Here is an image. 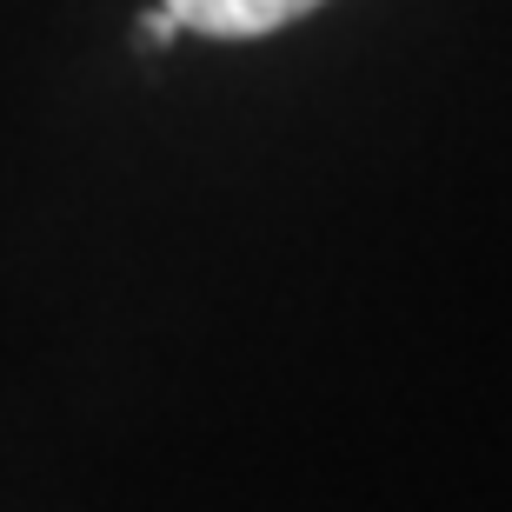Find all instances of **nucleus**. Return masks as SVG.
Masks as SVG:
<instances>
[{"instance_id": "obj_1", "label": "nucleus", "mask_w": 512, "mask_h": 512, "mask_svg": "<svg viewBox=\"0 0 512 512\" xmlns=\"http://www.w3.org/2000/svg\"><path fill=\"white\" fill-rule=\"evenodd\" d=\"M173 14L180 34H207V40H260L280 34L293 20H306L326 0H160Z\"/></svg>"}, {"instance_id": "obj_2", "label": "nucleus", "mask_w": 512, "mask_h": 512, "mask_svg": "<svg viewBox=\"0 0 512 512\" xmlns=\"http://www.w3.org/2000/svg\"><path fill=\"white\" fill-rule=\"evenodd\" d=\"M173 34H180V27H173L167 7H153V14L140 20V40H147V47H160V40H173Z\"/></svg>"}]
</instances>
